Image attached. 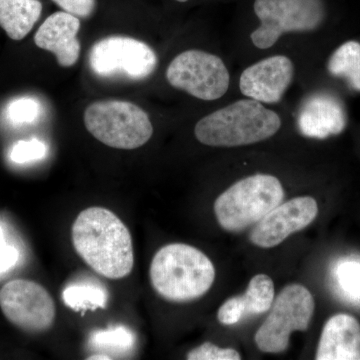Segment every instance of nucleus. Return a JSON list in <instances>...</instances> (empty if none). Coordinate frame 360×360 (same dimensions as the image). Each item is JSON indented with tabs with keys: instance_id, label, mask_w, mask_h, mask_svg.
I'll return each mask as SVG.
<instances>
[{
	"instance_id": "1",
	"label": "nucleus",
	"mask_w": 360,
	"mask_h": 360,
	"mask_svg": "<svg viewBox=\"0 0 360 360\" xmlns=\"http://www.w3.org/2000/svg\"><path fill=\"white\" fill-rule=\"evenodd\" d=\"M71 238L77 255L99 276L122 279L131 274V234L115 213L98 206L84 210L72 225Z\"/></svg>"
},
{
	"instance_id": "2",
	"label": "nucleus",
	"mask_w": 360,
	"mask_h": 360,
	"mask_svg": "<svg viewBox=\"0 0 360 360\" xmlns=\"http://www.w3.org/2000/svg\"><path fill=\"white\" fill-rule=\"evenodd\" d=\"M149 276L161 297L172 302H188L210 290L215 269L202 251L184 243H172L155 253Z\"/></svg>"
},
{
	"instance_id": "3",
	"label": "nucleus",
	"mask_w": 360,
	"mask_h": 360,
	"mask_svg": "<svg viewBox=\"0 0 360 360\" xmlns=\"http://www.w3.org/2000/svg\"><path fill=\"white\" fill-rule=\"evenodd\" d=\"M281 127L276 112L250 98L236 101L201 118L194 134L205 146L236 148L266 141Z\"/></svg>"
},
{
	"instance_id": "4",
	"label": "nucleus",
	"mask_w": 360,
	"mask_h": 360,
	"mask_svg": "<svg viewBox=\"0 0 360 360\" xmlns=\"http://www.w3.org/2000/svg\"><path fill=\"white\" fill-rule=\"evenodd\" d=\"M284 198L276 176L255 174L239 180L215 200L217 221L227 231H240L257 224Z\"/></svg>"
},
{
	"instance_id": "5",
	"label": "nucleus",
	"mask_w": 360,
	"mask_h": 360,
	"mask_svg": "<svg viewBox=\"0 0 360 360\" xmlns=\"http://www.w3.org/2000/svg\"><path fill=\"white\" fill-rule=\"evenodd\" d=\"M84 125L97 141L125 150L143 146L153 134L148 113L129 101H103L90 104L84 111Z\"/></svg>"
},
{
	"instance_id": "6",
	"label": "nucleus",
	"mask_w": 360,
	"mask_h": 360,
	"mask_svg": "<svg viewBox=\"0 0 360 360\" xmlns=\"http://www.w3.org/2000/svg\"><path fill=\"white\" fill-rule=\"evenodd\" d=\"M255 13L259 27L251 33L255 46H274L284 33L312 32L326 18L323 0H255Z\"/></svg>"
},
{
	"instance_id": "7",
	"label": "nucleus",
	"mask_w": 360,
	"mask_h": 360,
	"mask_svg": "<svg viewBox=\"0 0 360 360\" xmlns=\"http://www.w3.org/2000/svg\"><path fill=\"white\" fill-rule=\"evenodd\" d=\"M314 307V296L305 286H285L272 303L269 316L255 333L257 347L266 354H281L288 349L291 333L309 328Z\"/></svg>"
},
{
	"instance_id": "8",
	"label": "nucleus",
	"mask_w": 360,
	"mask_h": 360,
	"mask_svg": "<svg viewBox=\"0 0 360 360\" xmlns=\"http://www.w3.org/2000/svg\"><path fill=\"white\" fill-rule=\"evenodd\" d=\"M89 66L103 78L143 80L158 66V56L149 45L127 37H110L97 41L89 52Z\"/></svg>"
},
{
	"instance_id": "9",
	"label": "nucleus",
	"mask_w": 360,
	"mask_h": 360,
	"mask_svg": "<svg viewBox=\"0 0 360 360\" xmlns=\"http://www.w3.org/2000/svg\"><path fill=\"white\" fill-rule=\"evenodd\" d=\"M168 84L201 101H212L226 94L231 75L222 59L208 52H181L167 70Z\"/></svg>"
},
{
	"instance_id": "10",
	"label": "nucleus",
	"mask_w": 360,
	"mask_h": 360,
	"mask_svg": "<svg viewBox=\"0 0 360 360\" xmlns=\"http://www.w3.org/2000/svg\"><path fill=\"white\" fill-rule=\"evenodd\" d=\"M0 309L7 321L26 333H42L56 321V303L49 291L27 279H14L0 290Z\"/></svg>"
},
{
	"instance_id": "11",
	"label": "nucleus",
	"mask_w": 360,
	"mask_h": 360,
	"mask_svg": "<svg viewBox=\"0 0 360 360\" xmlns=\"http://www.w3.org/2000/svg\"><path fill=\"white\" fill-rule=\"evenodd\" d=\"M319 214L316 200L310 196L292 198L278 205L257 222L250 233L253 245L271 248L283 243L295 232L302 231Z\"/></svg>"
},
{
	"instance_id": "12",
	"label": "nucleus",
	"mask_w": 360,
	"mask_h": 360,
	"mask_svg": "<svg viewBox=\"0 0 360 360\" xmlns=\"http://www.w3.org/2000/svg\"><path fill=\"white\" fill-rule=\"evenodd\" d=\"M295 77V65L288 56H274L248 66L239 78L243 96L262 103L281 101Z\"/></svg>"
},
{
	"instance_id": "13",
	"label": "nucleus",
	"mask_w": 360,
	"mask_h": 360,
	"mask_svg": "<svg viewBox=\"0 0 360 360\" xmlns=\"http://www.w3.org/2000/svg\"><path fill=\"white\" fill-rule=\"evenodd\" d=\"M347 124L345 106L338 97L326 92L307 97L298 112V129L310 139H326L340 134Z\"/></svg>"
},
{
	"instance_id": "14",
	"label": "nucleus",
	"mask_w": 360,
	"mask_h": 360,
	"mask_svg": "<svg viewBox=\"0 0 360 360\" xmlns=\"http://www.w3.org/2000/svg\"><path fill=\"white\" fill-rule=\"evenodd\" d=\"M80 21L77 16L58 11L51 14L40 25L34 35V42L39 49L51 52L61 68H71L80 56Z\"/></svg>"
},
{
	"instance_id": "15",
	"label": "nucleus",
	"mask_w": 360,
	"mask_h": 360,
	"mask_svg": "<svg viewBox=\"0 0 360 360\" xmlns=\"http://www.w3.org/2000/svg\"><path fill=\"white\" fill-rule=\"evenodd\" d=\"M317 360H360V323L338 314L326 321L317 347Z\"/></svg>"
},
{
	"instance_id": "16",
	"label": "nucleus",
	"mask_w": 360,
	"mask_h": 360,
	"mask_svg": "<svg viewBox=\"0 0 360 360\" xmlns=\"http://www.w3.org/2000/svg\"><path fill=\"white\" fill-rule=\"evenodd\" d=\"M274 302V281L266 274H257L251 279L245 295L229 298L220 307L217 319L224 326H233L250 315L269 311Z\"/></svg>"
},
{
	"instance_id": "17",
	"label": "nucleus",
	"mask_w": 360,
	"mask_h": 360,
	"mask_svg": "<svg viewBox=\"0 0 360 360\" xmlns=\"http://www.w3.org/2000/svg\"><path fill=\"white\" fill-rule=\"evenodd\" d=\"M41 13L39 0H0V27L9 39L22 40L32 32Z\"/></svg>"
},
{
	"instance_id": "18",
	"label": "nucleus",
	"mask_w": 360,
	"mask_h": 360,
	"mask_svg": "<svg viewBox=\"0 0 360 360\" xmlns=\"http://www.w3.org/2000/svg\"><path fill=\"white\" fill-rule=\"evenodd\" d=\"M328 70L333 77L347 78L352 89L360 91V44L347 41L329 58Z\"/></svg>"
},
{
	"instance_id": "19",
	"label": "nucleus",
	"mask_w": 360,
	"mask_h": 360,
	"mask_svg": "<svg viewBox=\"0 0 360 360\" xmlns=\"http://www.w3.org/2000/svg\"><path fill=\"white\" fill-rule=\"evenodd\" d=\"M333 274L340 295L347 302L360 305V258H341Z\"/></svg>"
},
{
	"instance_id": "20",
	"label": "nucleus",
	"mask_w": 360,
	"mask_h": 360,
	"mask_svg": "<svg viewBox=\"0 0 360 360\" xmlns=\"http://www.w3.org/2000/svg\"><path fill=\"white\" fill-rule=\"evenodd\" d=\"M63 300L66 307L75 311L104 309L108 303V293L94 284H73L63 290Z\"/></svg>"
},
{
	"instance_id": "21",
	"label": "nucleus",
	"mask_w": 360,
	"mask_h": 360,
	"mask_svg": "<svg viewBox=\"0 0 360 360\" xmlns=\"http://www.w3.org/2000/svg\"><path fill=\"white\" fill-rule=\"evenodd\" d=\"M90 340L96 348L127 352L134 348L135 335L134 331L130 330L127 326H117L96 331Z\"/></svg>"
},
{
	"instance_id": "22",
	"label": "nucleus",
	"mask_w": 360,
	"mask_h": 360,
	"mask_svg": "<svg viewBox=\"0 0 360 360\" xmlns=\"http://www.w3.org/2000/svg\"><path fill=\"white\" fill-rule=\"evenodd\" d=\"M41 113V105L37 98L23 96L13 99L7 104L6 117L13 127L32 124L39 120Z\"/></svg>"
},
{
	"instance_id": "23",
	"label": "nucleus",
	"mask_w": 360,
	"mask_h": 360,
	"mask_svg": "<svg viewBox=\"0 0 360 360\" xmlns=\"http://www.w3.org/2000/svg\"><path fill=\"white\" fill-rule=\"evenodd\" d=\"M47 155V146L44 141L37 139L16 142L11 148L9 158L14 163L25 165L42 160Z\"/></svg>"
},
{
	"instance_id": "24",
	"label": "nucleus",
	"mask_w": 360,
	"mask_h": 360,
	"mask_svg": "<svg viewBox=\"0 0 360 360\" xmlns=\"http://www.w3.org/2000/svg\"><path fill=\"white\" fill-rule=\"evenodd\" d=\"M188 360H239L240 354L233 348H221L212 345V342H205L200 347L194 348L187 354Z\"/></svg>"
},
{
	"instance_id": "25",
	"label": "nucleus",
	"mask_w": 360,
	"mask_h": 360,
	"mask_svg": "<svg viewBox=\"0 0 360 360\" xmlns=\"http://www.w3.org/2000/svg\"><path fill=\"white\" fill-rule=\"evenodd\" d=\"M63 11L78 18H89L96 11V0H52Z\"/></svg>"
},
{
	"instance_id": "26",
	"label": "nucleus",
	"mask_w": 360,
	"mask_h": 360,
	"mask_svg": "<svg viewBox=\"0 0 360 360\" xmlns=\"http://www.w3.org/2000/svg\"><path fill=\"white\" fill-rule=\"evenodd\" d=\"M20 259V252L13 245H6L0 250V274L13 269Z\"/></svg>"
},
{
	"instance_id": "27",
	"label": "nucleus",
	"mask_w": 360,
	"mask_h": 360,
	"mask_svg": "<svg viewBox=\"0 0 360 360\" xmlns=\"http://www.w3.org/2000/svg\"><path fill=\"white\" fill-rule=\"evenodd\" d=\"M6 245V236H4V229L0 226V250H1L4 246Z\"/></svg>"
},
{
	"instance_id": "28",
	"label": "nucleus",
	"mask_w": 360,
	"mask_h": 360,
	"mask_svg": "<svg viewBox=\"0 0 360 360\" xmlns=\"http://www.w3.org/2000/svg\"><path fill=\"white\" fill-rule=\"evenodd\" d=\"M111 357L108 356V355H105V354H94V355H91V356L89 357V360H99V359H101V360H105V359H110Z\"/></svg>"
},
{
	"instance_id": "29",
	"label": "nucleus",
	"mask_w": 360,
	"mask_h": 360,
	"mask_svg": "<svg viewBox=\"0 0 360 360\" xmlns=\"http://www.w3.org/2000/svg\"><path fill=\"white\" fill-rule=\"evenodd\" d=\"M176 1H179V2H186V1H188V0H176Z\"/></svg>"
}]
</instances>
